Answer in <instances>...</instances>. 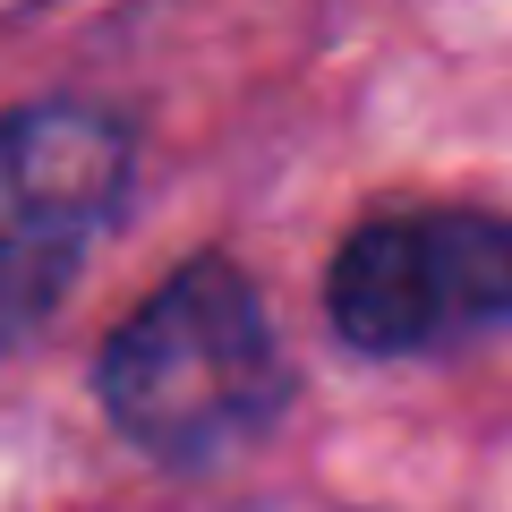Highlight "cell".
I'll list each match as a JSON object with an SVG mask.
<instances>
[{"mask_svg":"<svg viewBox=\"0 0 512 512\" xmlns=\"http://www.w3.org/2000/svg\"><path fill=\"white\" fill-rule=\"evenodd\" d=\"M103 410L163 461H214L282 410L274 325L248 274L197 256L103 342Z\"/></svg>","mask_w":512,"mask_h":512,"instance_id":"obj_1","label":"cell"},{"mask_svg":"<svg viewBox=\"0 0 512 512\" xmlns=\"http://www.w3.org/2000/svg\"><path fill=\"white\" fill-rule=\"evenodd\" d=\"M333 325L367 359H436L512 325V222L470 205L376 214L333 256Z\"/></svg>","mask_w":512,"mask_h":512,"instance_id":"obj_2","label":"cell"},{"mask_svg":"<svg viewBox=\"0 0 512 512\" xmlns=\"http://www.w3.org/2000/svg\"><path fill=\"white\" fill-rule=\"evenodd\" d=\"M128 188V128L86 103L0 111V342L26 333Z\"/></svg>","mask_w":512,"mask_h":512,"instance_id":"obj_3","label":"cell"}]
</instances>
